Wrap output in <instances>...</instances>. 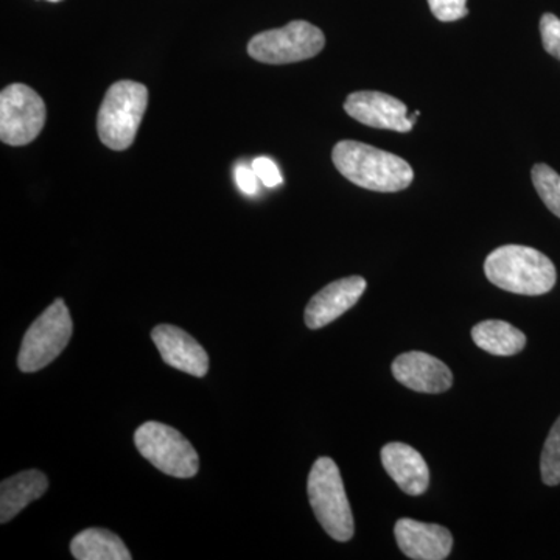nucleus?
<instances>
[{
	"label": "nucleus",
	"instance_id": "nucleus-17",
	"mask_svg": "<svg viewBox=\"0 0 560 560\" xmlns=\"http://www.w3.org/2000/svg\"><path fill=\"white\" fill-rule=\"evenodd\" d=\"M73 558L79 560H130L131 552L119 536L108 529L91 528L80 533L70 544Z\"/></svg>",
	"mask_w": 560,
	"mask_h": 560
},
{
	"label": "nucleus",
	"instance_id": "nucleus-2",
	"mask_svg": "<svg viewBox=\"0 0 560 560\" xmlns=\"http://www.w3.org/2000/svg\"><path fill=\"white\" fill-rule=\"evenodd\" d=\"M486 278L493 285L523 296H540L556 285L555 264L540 250L522 245L500 246L485 261Z\"/></svg>",
	"mask_w": 560,
	"mask_h": 560
},
{
	"label": "nucleus",
	"instance_id": "nucleus-7",
	"mask_svg": "<svg viewBox=\"0 0 560 560\" xmlns=\"http://www.w3.org/2000/svg\"><path fill=\"white\" fill-rule=\"evenodd\" d=\"M72 331L68 305L62 300L55 301L25 334L18 357L20 370L36 372L49 366L69 345Z\"/></svg>",
	"mask_w": 560,
	"mask_h": 560
},
{
	"label": "nucleus",
	"instance_id": "nucleus-6",
	"mask_svg": "<svg viewBox=\"0 0 560 560\" xmlns=\"http://www.w3.org/2000/svg\"><path fill=\"white\" fill-rule=\"evenodd\" d=\"M324 44V33L316 25L293 21L285 27L254 36L248 44V54L253 60L265 65H290L316 57Z\"/></svg>",
	"mask_w": 560,
	"mask_h": 560
},
{
	"label": "nucleus",
	"instance_id": "nucleus-4",
	"mask_svg": "<svg viewBox=\"0 0 560 560\" xmlns=\"http://www.w3.org/2000/svg\"><path fill=\"white\" fill-rule=\"evenodd\" d=\"M307 489L316 521L331 539L337 541L352 539L355 530L352 510L342 485L340 469L334 459L326 456L316 459L308 475Z\"/></svg>",
	"mask_w": 560,
	"mask_h": 560
},
{
	"label": "nucleus",
	"instance_id": "nucleus-23",
	"mask_svg": "<svg viewBox=\"0 0 560 560\" xmlns=\"http://www.w3.org/2000/svg\"><path fill=\"white\" fill-rule=\"evenodd\" d=\"M235 180H237L238 187H241L242 191H245L246 195L257 194L259 190V176L254 172V168L243 167V165H238L235 168Z\"/></svg>",
	"mask_w": 560,
	"mask_h": 560
},
{
	"label": "nucleus",
	"instance_id": "nucleus-14",
	"mask_svg": "<svg viewBox=\"0 0 560 560\" xmlns=\"http://www.w3.org/2000/svg\"><path fill=\"white\" fill-rule=\"evenodd\" d=\"M382 463L390 478L408 495H422L430 485L425 459L411 445L389 442L382 448Z\"/></svg>",
	"mask_w": 560,
	"mask_h": 560
},
{
	"label": "nucleus",
	"instance_id": "nucleus-20",
	"mask_svg": "<svg viewBox=\"0 0 560 560\" xmlns=\"http://www.w3.org/2000/svg\"><path fill=\"white\" fill-rule=\"evenodd\" d=\"M541 44L551 57L560 61V20L555 14L547 13L540 20Z\"/></svg>",
	"mask_w": 560,
	"mask_h": 560
},
{
	"label": "nucleus",
	"instance_id": "nucleus-21",
	"mask_svg": "<svg viewBox=\"0 0 560 560\" xmlns=\"http://www.w3.org/2000/svg\"><path fill=\"white\" fill-rule=\"evenodd\" d=\"M431 13L442 22L463 20L469 14L467 0H429Z\"/></svg>",
	"mask_w": 560,
	"mask_h": 560
},
{
	"label": "nucleus",
	"instance_id": "nucleus-11",
	"mask_svg": "<svg viewBox=\"0 0 560 560\" xmlns=\"http://www.w3.org/2000/svg\"><path fill=\"white\" fill-rule=\"evenodd\" d=\"M154 345L162 360L175 370L186 372L194 377H205L209 371V355L200 342L194 340L179 327L162 324L151 331Z\"/></svg>",
	"mask_w": 560,
	"mask_h": 560
},
{
	"label": "nucleus",
	"instance_id": "nucleus-19",
	"mask_svg": "<svg viewBox=\"0 0 560 560\" xmlns=\"http://www.w3.org/2000/svg\"><path fill=\"white\" fill-rule=\"evenodd\" d=\"M541 480L547 486L560 485V418L548 434L540 458Z\"/></svg>",
	"mask_w": 560,
	"mask_h": 560
},
{
	"label": "nucleus",
	"instance_id": "nucleus-16",
	"mask_svg": "<svg viewBox=\"0 0 560 560\" xmlns=\"http://www.w3.org/2000/svg\"><path fill=\"white\" fill-rule=\"evenodd\" d=\"M471 338L478 348L497 357H511L522 352L526 337L506 320H482L471 329Z\"/></svg>",
	"mask_w": 560,
	"mask_h": 560
},
{
	"label": "nucleus",
	"instance_id": "nucleus-18",
	"mask_svg": "<svg viewBox=\"0 0 560 560\" xmlns=\"http://www.w3.org/2000/svg\"><path fill=\"white\" fill-rule=\"evenodd\" d=\"M533 183L536 187L537 194L545 202L548 209L560 219V175L552 171L550 165L537 164L534 165Z\"/></svg>",
	"mask_w": 560,
	"mask_h": 560
},
{
	"label": "nucleus",
	"instance_id": "nucleus-24",
	"mask_svg": "<svg viewBox=\"0 0 560 560\" xmlns=\"http://www.w3.org/2000/svg\"><path fill=\"white\" fill-rule=\"evenodd\" d=\"M49 2H61V0H49Z\"/></svg>",
	"mask_w": 560,
	"mask_h": 560
},
{
	"label": "nucleus",
	"instance_id": "nucleus-13",
	"mask_svg": "<svg viewBox=\"0 0 560 560\" xmlns=\"http://www.w3.org/2000/svg\"><path fill=\"white\" fill-rule=\"evenodd\" d=\"M393 374L401 385L418 393H444L453 383L447 364L425 352L401 353L394 360Z\"/></svg>",
	"mask_w": 560,
	"mask_h": 560
},
{
	"label": "nucleus",
	"instance_id": "nucleus-15",
	"mask_svg": "<svg viewBox=\"0 0 560 560\" xmlns=\"http://www.w3.org/2000/svg\"><path fill=\"white\" fill-rule=\"evenodd\" d=\"M49 488L46 475L25 470L0 485V522L13 521L32 501L40 499Z\"/></svg>",
	"mask_w": 560,
	"mask_h": 560
},
{
	"label": "nucleus",
	"instance_id": "nucleus-1",
	"mask_svg": "<svg viewBox=\"0 0 560 560\" xmlns=\"http://www.w3.org/2000/svg\"><path fill=\"white\" fill-rule=\"evenodd\" d=\"M337 171L355 186L382 194H393L411 186L415 172L396 154L357 140H341L331 151Z\"/></svg>",
	"mask_w": 560,
	"mask_h": 560
},
{
	"label": "nucleus",
	"instance_id": "nucleus-5",
	"mask_svg": "<svg viewBox=\"0 0 560 560\" xmlns=\"http://www.w3.org/2000/svg\"><path fill=\"white\" fill-rule=\"evenodd\" d=\"M136 447L158 470L175 478H191L200 469V458L178 430L161 422H147L136 430Z\"/></svg>",
	"mask_w": 560,
	"mask_h": 560
},
{
	"label": "nucleus",
	"instance_id": "nucleus-22",
	"mask_svg": "<svg viewBox=\"0 0 560 560\" xmlns=\"http://www.w3.org/2000/svg\"><path fill=\"white\" fill-rule=\"evenodd\" d=\"M254 172L257 173L264 186L278 187L282 184V175H280L278 165L270 158H257L253 162Z\"/></svg>",
	"mask_w": 560,
	"mask_h": 560
},
{
	"label": "nucleus",
	"instance_id": "nucleus-9",
	"mask_svg": "<svg viewBox=\"0 0 560 560\" xmlns=\"http://www.w3.org/2000/svg\"><path fill=\"white\" fill-rule=\"evenodd\" d=\"M345 110L352 119L378 130L410 132L415 127L408 117L407 105L383 92H353L346 98Z\"/></svg>",
	"mask_w": 560,
	"mask_h": 560
},
{
	"label": "nucleus",
	"instance_id": "nucleus-8",
	"mask_svg": "<svg viewBox=\"0 0 560 560\" xmlns=\"http://www.w3.org/2000/svg\"><path fill=\"white\" fill-rule=\"evenodd\" d=\"M46 124V103L32 88L10 84L0 94V139L11 147L33 142Z\"/></svg>",
	"mask_w": 560,
	"mask_h": 560
},
{
	"label": "nucleus",
	"instance_id": "nucleus-12",
	"mask_svg": "<svg viewBox=\"0 0 560 560\" xmlns=\"http://www.w3.org/2000/svg\"><path fill=\"white\" fill-rule=\"evenodd\" d=\"M397 544L407 558L416 560H444L451 555V530L434 523L400 518L394 528Z\"/></svg>",
	"mask_w": 560,
	"mask_h": 560
},
{
	"label": "nucleus",
	"instance_id": "nucleus-3",
	"mask_svg": "<svg viewBox=\"0 0 560 560\" xmlns=\"http://www.w3.org/2000/svg\"><path fill=\"white\" fill-rule=\"evenodd\" d=\"M149 105V90L138 81L121 80L106 92L98 110L97 131L103 145L114 151L135 143L143 114Z\"/></svg>",
	"mask_w": 560,
	"mask_h": 560
},
{
	"label": "nucleus",
	"instance_id": "nucleus-10",
	"mask_svg": "<svg viewBox=\"0 0 560 560\" xmlns=\"http://www.w3.org/2000/svg\"><path fill=\"white\" fill-rule=\"evenodd\" d=\"M366 290V280L360 276H350L324 287L308 302L305 308V324L308 329L316 330L345 315L359 302Z\"/></svg>",
	"mask_w": 560,
	"mask_h": 560
}]
</instances>
